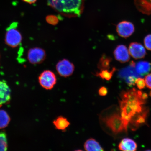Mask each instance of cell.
Masks as SVG:
<instances>
[{"label":"cell","mask_w":151,"mask_h":151,"mask_svg":"<svg viewBox=\"0 0 151 151\" xmlns=\"http://www.w3.org/2000/svg\"><path fill=\"white\" fill-rule=\"evenodd\" d=\"M142 94V92L133 88L120 94L121 116L134 131L145 123L148 114V109L143 106L146 99Z\"/></svg>","instance_id":"obj_1"},{"label":"cell","mask_w":151,"mask_h":151,"mask_svg":"<svg viewBox=\"0 0 151 151\" xmlns=\"http://www.w3.org/2000/svg\"><path fill=\"white\" fill-rule=\"evenodd\" d=\"M47 4L60 14L67 17L81 16L83 11L85 0H47Z\"/></svg>","instance_id":"obj_2"},{"label":"cell","mask_w":151,"mask_h":151,"mask_svg":"<svg viewBox=\"0 0 151 151\" xmlns=\"http://www.w3.org/2000/svg\"><path fill=\"white\" fill-rule=\"evenodd\" d=\"M101 122L115 135L127 132L128 124L117 113L101 117Z\"/></svg>","instance_id":"obj_3"},{"label":"cell","mask_w":151,"mask_h":151,"mask_svg":"<svg viewBox=\"0 0 151 151\" xmlns=\"http://www.w3.org/2000/svg\"><path fill=\"white\" fill-rule=\"evenodd\" d=\"M5 40L6 44L12 48H16L21 43L22 36L17 29V23H13L7 28Z\"/></svg>","instance_id":"obj_4"},{"label":"cell","mask_w":151,"mask_h":151,"mask_svg":"<svg viewBox=\"0 0 151 151\" xmlns=\"http://www.w3.org/2000/svg\"><path fill=\"white\" fill-rule=\"evenodd\" d=\"M40 86L44 89L51 90L54 88L57 83V78L55 74L50 70L43 71L38 77Z\"/></svg>","instance_id":"obj_5"},{"label":"cell","mask_w":151,"mask_h":151,"mask_svg":"<svg viewBox=\"0 0 151 151\" xmlns=\"http://www.w3.org/2000/svg\"><path fill=\"white\" fill-rule=\"evenodd\" d=\"M56 68L60 76L68 77L72 75L74 72L75 67L73 63L69 60L63 59L57 63Z\"/></svg>","instance_id":"obj_6"},{"label":"cell","mask_w":151,"mask_h":151,"mask_svg":"<svg viewBox=\"0 0 151 151\" xmlns=\"http://www.w3.org/2000/svg\"><path fill=\"white\" fill-rule=\"evenodd\" d=\"M46 57L45 51L39 47L31 48L28 52V61L33 65H37L42 63L46 59Z\"/></svg>","instance_id":"obj_7"},{"label":"cell","mask_w":151,"mask_h":151,"mask_svg":"<svg viewBox=\"0 0 151 151\" xmlns=\"http://www.w3.org/2000/svg\"><path fill=\"white\" fill-rule=\"evenodd\" d=\"M116 31L119 36L127 38L131 36L135 31V27L132 22L123 21L116 26Z\"/></svg>","instance_id":"obj_8"},{"label":"cell","mask_w":151,"mask_h":151,"mask_svg":"<svg viewBox=\"0 0 151 151\" xmlns=\"http://www.w3.org/2000/svg\"><path fill=\"white\" fill-rule=\"evenodd\" d=\"M11 93L10 88L6 81L0 80V108L10 101Z\"/></svg>","instance_id":"obj_9"},{"label":"cell","mask_w":151,"mask_h":151,"mask_svg":"<svg viewBox=\"0 0 151 151\" xmlns=\"http://www.w3.org/2000/svg\"><path fill=\"white\" fill-rule=\"evenodd\" d=\"M129 52L130 55L135 59L143 58L146 55V52L144 47L140 43L132 42L129 47Z\"/></svg>","instance_id":"obj_10"},{"label":"cell","mask_w":151,"mask_h":151,"mask_svg":"<svg viewBox=\"0 0 151 151\" xmlns=\"http://www.w3.org/2000/svg\"><path fill=\"white\" fill-rule=\"evenodd\" d=\"M113 54L115 59L122 63H125L130 59L129 51L125 46L119 45L115 49Z\"/></svg>","instance_id":"obj_11"},{"label":"cell","mask_w":151,"mask_h":151,"mask_svg":"<svg viewBox=\"0 0 151 151\" xmlns=\"http://www.w3.org/2000/svg\"><path fill=\"white\" fill-rule=\"evenodd\" d=\"M138 10L143 14L151 15V0H134Z\"/></svg>","instance_id":"obj_12"},{"label":"cell","mask_w":151,"mask_h":151,"mask_svg":"<svg viewBox=\"0 0 151 151\" xmlns=\"http://www.w3.org/2000/svg\"><path fill=\"white\" fill-rule=\"evenodd\" d=\"M136 72L141 77L148 74L151 70V63L150 62L142 61L138 62L135 65Z\"/></svg>","instance_id":"obj_13"},{"label":"cell","mask_w":151,"mask_h":151,"mask_svg":"<svg viewBox=\"0 0 151 151\" xmlns=\"http://www.w3.org/2000/svg\"><path fill=\"white\" fill-rule=\"evenodd\" d=\"M119 148L124 151H135L137 150V145L135 142L129 138L122 139L119 145Z\"/></svg>","instance_id":"obj_14"},{"label":"cell","mask_w":151,"mask_h":151,"mask_svg":"<svg viewBox=\"0 0 151 151\" xmlns=\"http://www.w3.org/2000/svg\"><path fill=\"white\" fill-rule=\"evenodd\" d=\"M53 124L57 129L65 131L70 125V122L67 119L62 116H58L53 122Z\"/></svg>","instance_id":"obj_15"},{"label":"cell","mask_w":151,"mask_h":151,"mask_svg":"<svg viewBox=\"0 0 151 151\" xmlns=\"http://www.w3.org/2000/svg\"><path fill=\"white\" fill-rule=\"evenodd\" d=\"M85 150L87 151H103V148L95 139L90 138L85 142L84 145Z\"/></svg>","instance_id":"obj_16"},{"label":"cell","mask_w":151,"mask_h":151,"mask_svg":"<svg viewBox=\"0 0 151 151\" xmlns=\"http://www.w3.org/2000/svg\"><path fill=\"white\" fill-rule=\"evenodd\" d=\"M116 70V68H113L112 70L109 71V69L101 70L99 72L96 73V76L107 81H109L112 78L113 73Z\"/></svg>","instance_id":"obj_17"},{"label":"cell","mask_w":151,"mask_h":151,"mask_svg":"<svg viewBox=\"0 0 151 151\" xmlns=\"http://www.w3.org/2000/svg\"><path fill=\"white\" fill-rule=\"evenodd\" d=\"M112 58L104 55L101 57L98 63V68L101 70L109 69Z\"/></svg>","instance_id":"obj_18"},{"label":"cell","mask_w":151,"mask_h":151,"mask_svg":"<svg viewBox=\"0 0 151 151\" xmlns=\"http://www.w3.org/2000/svg\"><path fill=\"white\" fill-rule=\"evenodd\" d=\"M10 121V118L7 112L0 110V129L6 127Z\"/></svg>","instance_id":"obj_19"},{"label":"cell","mask_w":151,"mask_h":151,"mask_svg":"<svg viewBox=\"0 0 151 151\" xmlns=\"http://www.w3.org/2000/svg\"><path fill=\"white\" fill-rule=\"evenodd\" d=\"M8 148L7 137L4 132H0V151H5Z\"/></svg>","instance_id":"obj_20"},{"label":"cell","mask_w":151,"mask_h":151,"mask_svg":"<svg viewBox=\"0 0 151 151\" xmlns=\"http://www.w3.org/2000/svg\"><path fill=\"white\" fill-rule=\"evenodd\" d=\"M46 21L49 24L52 25H56L59 22V19L55 15H50L46 18Z\"/></svg>","instance_id":"obj_21"},{"label":"cell","mask_w":151,"mask_h":151,"mask_svg":"<svg viewBox=\"0 0 151 151\" xmlns=\"http://www.w3.org/2000/svg\"><path fill=\"white\" fill-rule=\"evenodd\" d=\"M137 88L139 90L143 89L146 86V83L144 79L141 78H137L135 81Z\"/></svg>","instance_id":"obj_22"},{"label":"cell","mask_w":151,"mask_h":151,"mask_svg":"<svg viewBox=\"0 0 151 151\" xmlns=\"http://www.w3.org/2000/svg\"><path fill=\"white\" fill-rule=\"evenodd\" d=\"M144 43L147 50L151 51V34L147 35L145 37Z\"/></svg>","instance_id":"obj_23"},{"label":"cell","mask_w":151,"mask_h":151,"mask_svg":"<svg viewBox=\"0 0 151 151\" xmlns=\"http://www.w3.org/2000/svg\"><path fill=\"white\" fill-rule=\"evenodd\" d=\"M137 77L134 76H130L126 77V83L129 86H134L135 84V81Z\"/></svg>","instance_id":"obj_24"},{"label":"cell","mask_w":151,"mask_h":151,"mask_svg":"<svg viewBox=\"0 0 151 151\" xmlns=\"http://www.w3.org/2000/svg\"><path fill=\"white\" fill-rule=\"evenodd\" d=\"M98 93L100 96H106L108 93V90L105 87H101L99 88V91H98Z\"/></svg>","instance_id":"obj_25"},{"label":"cell","mask_w":151,"mask_h":151,"mask_svg":"<svg viewBox=\"0 0 151 151\" xmlns=\"http://www.w3.org/2000/svg\"><path fill=\"white\" fill-rule=\"evenodd\" d=\"M145 81L147 87L151 89V73L145 77Z\"/></svg>","instance_id":"obj_26"},{"label":"cell","mask_w":151,"mask_h":151,"mask_svg":"<svg viewBox=\"0 0 151 151\" xmlns=\"http://www.w3.org/2000/svg\"><path fill=\"white\" fill-rule=\"evenodd\" d=\"M22 1L26 3L32 4L35 3L37 1V0H22Z\"/></svg>","instance_id":"obj_27"},{"label":"cell","mask_w":151,"mask_h":151,"mask_svg":"<svg viewBox=\"0 0 151 151\" xmlns=\"http://www.w3.org/2000/svg\"><path fill=\"white\" fill-rule=\"evenodd\" d=\"M150 96H151V92H150Z\"/></svg>","instance_id":"obj_28"}]
</instances>
